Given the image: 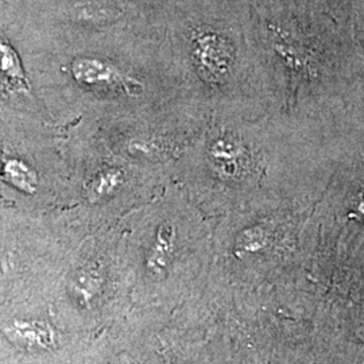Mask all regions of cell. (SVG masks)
I'll use <instances>...</instances> for the list:
<instances>
[{
  "label": "cell",
  "instance_id": "cell-4",
  "mask_svg": "<svg viewBox=\"0 0 364 364\" xmlns=\"http://www.w3.org/2000/svg\"><path fill=\"white\" fill-rule=\"evenodd\" d=\"M0 81L13 91H30L26 72L18 53L1 37H0Z\"/></svg>",
  "mask_w": 364,
  "mask_h": 364
},
{
  "label": "cell",
  "instance_id": "cell-5",
  "mask_svg": "<svg viewBox=\"0 0 364 364\" xmlns=\"http://www.w3.org/2000/svg\"><path fill=\"white\" fill-rule=\"evenodd\" d=\"M122 181V174L117 170H107L100 173L92 183V193L96 197L109 195Z\"/></svg>",
  "mask_w": 364,
  "mask_h": 364
},
{
  "label": "cell",
  "instance_id": "cell-3",
  "mask_svg": "<svg viewBox=\"0 0 364 364\" xmlns=\"http://www.w3.org/2000/svg\"><path fill=\"white\" fill-rule=\"evenodd\" d=\"M0 181L9 183L26 195H34L38 189V176L26 162L18 158L0 156Z\"/></svg>",
  "mask_w": 364,
  "mask_h": 364
},
{
  "label": "cell",
  "instance_id": "cell-1",
  "mask_svg": "<svg viewBox=\"0 0 364 364\" xmlns=\"http://www.w3.org/2000/svg\"><path fill=\"white\" fill-rule=\"evenodd\" d=\"M70 70L73 77L87 87L130 95L142 88L136 80L126 76L117 66L96 58H77L72 63Z\"/></svg>",
  "mask_w": 364,
  "mask_h": 364
},
{
  "label": "cell",
  "instance_id": "cell-2",
  "mask_svg": "<svg viewBox=\"0 0 364 364\" xmlns=\"http://www.w3.org/2000/svg\"><path fill=\"white\" fill-rule=\"evenodd\" d=\"M3 335L11 344L25 351H48L57 343L54 328L36 318H14L3 326Z\"/></svg>",
  "mask_w": 364,
  "mask_h": 364
}]
</instances>
